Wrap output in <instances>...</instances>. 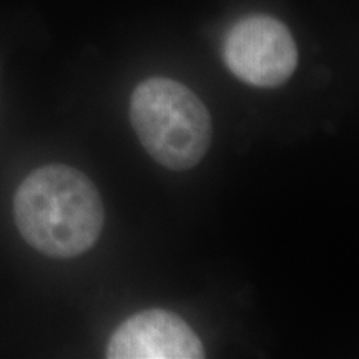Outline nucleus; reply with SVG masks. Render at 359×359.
<instances>
[{
    "label": "nucleus",
    "mask_w": 359,
    "mask_h": 359,
    "mask_svg": "<svg viewBox=\"0 0 359 359\" xmlns=\"http://www.w3.org/2000/svg\"><path fill=\"white\" fill-rule=\"evenodd\" d=\"M130 122L148 155L177 172L198 165L212 143L205 103L172 79H148L133 90Z\"/></svg>",
    "instance_id": "obj_2"
},
{
    "label": "nucleus",
    "mask_w": 359,
    "mask_h": 359,
    "mask_svg": "<svg viewBox=\"0 0 359 359\" xmlns=\"http://www.w3.org/2000/svg\"><path fill=\"white\" fill-rule=\"evenodd\" d=\"M223 55L231 74L253 87H278L298 65L293 35L269 15H250L236 22L224 39Z\"/></svg>",
    "instance_id": "obj_3"
},
{
    "label": "nucleus",
    "mask_w": 359,
    "mask_h": 359,
    "mask_svg": "<svg viewBox=\"0 0 359 359\" xmlns=\"http://www.w3.org/2000/svg\"><path fill=\"white\" fill-rule=\"evenodd\" d=\"M13 215L27 243L53 258L88 251L105 219L95 185L67 165H47L30 173L15 193Z\"/></svg>",
    "instance_id": "obj_1"
},
{
    "label": "nucleus",
    "mask_w": 359,
    "mask_h": 359,
    "mask_svg": "<svg viewBox=\"0 0 359 359\" xmlns=\"http://www.w3.org/2000/svg\"><path fill=\"white\" fill-rule=\"evenodd\" d=\"M203 344L178 314L147 309L133 314L111 334L110 359H200Z\"/></svg>",
    "instance_id": "obj_4"
}]
</instances>
